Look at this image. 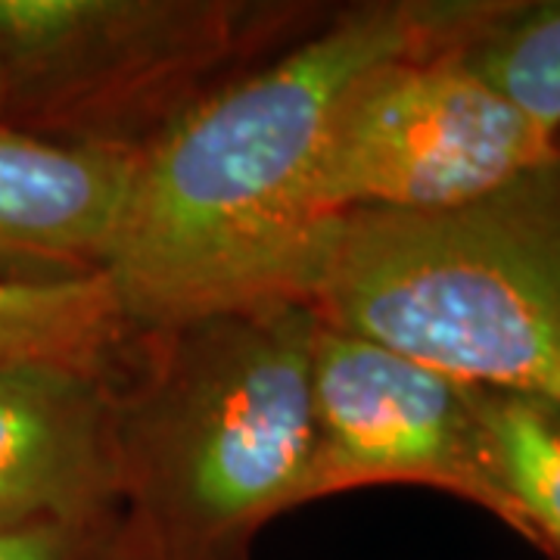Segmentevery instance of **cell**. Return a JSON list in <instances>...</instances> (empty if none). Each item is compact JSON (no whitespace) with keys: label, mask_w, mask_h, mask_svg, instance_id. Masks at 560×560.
I'll return each instance as SVG.
<instances>
[{"label":"cell","mask_w":560,"mask_h":560,"mask_svg":"<svg viewBox=\"0 0 560 560\" xmlns=\"http://www.w3.org/2000/svg\"><path fill=\"white\" fill-rule=\"evenodd\" d=\"M259 16L212 0H0V128L138 147L131 131L180 113Z\"/></svg>","instance_id":"4"},{"label":"cell","mask_w":560,"mask_h":560,"mask_svg":"<svg viewBox=\"0 0 560 560\" xmlns=\"http://www.w3.org/2000/svg\"><path fill=\"white\" fill-rule=\"evenodd\" d=\"M0 560H135L119 508L0 529Z\"/></svg>","instance_id":"12"},{"label":"cell","mask_w":560,"mask_h":560,"mask_svg":"<svg viewBox=\"0 0 560 560\" xmlns=\"http://www.w3.org/2000/svg\"><path fill=\"white\" fill-rule=\"evenodd\" d=\"M480 430L511 529L560 560V405L480 389Z\"/></svg>","instance_id":"10"},{"label":"cell","mask_w":560,"mask_h":560,"mask_svg":"<svg viewBox=\"0 0 560 560\" xmlns=\"http://www.w3.org/2000/svg\"><path fill=\"white\" fill-rule=\"evenodd\" d=\"M560 160V135L523 116L464 62V47L368 69L337 106L318 175L324 221L433 212L480 200Z\"/></svg>","instance_id":"5"},{"label":"cell","mask_w":560,"mask_h":560,"mask_svg":"<svg viewBox=\"0 0 560 560\" xmlns=\"http://www.w3.org/2000/svg\"><path fill=\"white\" fill-rule=\"evenodd\" d=\"M464 62L523 116L560 135V0L511 3L464 47Z\"/></svg>","instance_id":"11"},{"label":"cell","mask_w":560,"mask_h":560,"mask_svg":"<svg viewBox=\"0 0 560 560\" xmlns=\"http://www.w3.org/2000/svg\"><path fill=\"white\" fill-rule=\"evenodd\" d=\"M318 315L268 302L147 330L116 386V489L135 560H249L302 504Z\"/></svg>","instance_id":"2"},{"label":"cell","mask_w":560,"mask_h":560,"mask_svg":"<svg viewBox=\"0 0 560 560\" xmlns=\"http://www.w3.org/2000/svg\"><path fill=\"white\" fill-rule=\"evenodd\" d=\"M508 7H355L143 140L103 271L131 334L302 302L327 228L324 143L346 91L386 60L467 47Z\"/></svg>","instance_id":"1"},{"label":"cell","mask_w":560,"mask_h":560,"mask_svg":"<svg viewBox=\"0 0 560 560\" xmlns=\"http://www.w3.org/2000/svg\"><path fill=\"white\" fill-rule=\"evenodd\" d=\"M315 452L302 504L346 489L420 482L514 526L489 474L480 389L318 318L312 342Z\"/></svg>","instance_id":"6"},{"label":"cell","mask_w":560,"mask_h":560,"mask_svg":"<svg viewBox=\"0 0 560 560\" xmlns=\"http://www.w3.org/2000/svg\"><path fill=\"white\" fill-rule=\"evenodd\" d=\"M138 150L0 128V280L103 275Z\"/></svg>","instance_id":"8"},{"label":"cell","mask_w":560,"mask_h":560,"mask_svg":"<svg viewBox=\"0 0 560 560\" xmlns=\"http://www.w3.org/2000/svg\"><path fill=\"white\" fill-rule=\"evenodd\" d=\"M302 302L452 381L560 405V160L448 209L337 215Z\"/></svg>","instance_id":"3"},{"label":"cell","mask_w":560,"mask_h":560,"mask_svg":"<svg viewBox=\"0 0 560 560\" xmlns=\"http://www.w3.org/2000/svg\"><path fill=\"white\" fill-rule=\"evenodd\" d=\"M131 327L106 275L0 280V364L62 361L109 368Z\"/></svg>","instance_id":"9"},{"label":"cell","mask_w":560,"mask_h":560,"mask_svg":"<svg viewBox=\"0 0 560 560\" xmlns=\"http://www.w3.org/2000/svg\"><path fill=\"white\" fill-rule=\"evenodd\" d=\"M119 508L109 368L0 364V529Z\"/></svg>","instance_id":"7"}]
</instances>
